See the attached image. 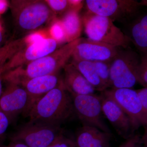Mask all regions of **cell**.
<instances>
[{
	"mask_svg": "<svg viewBox=\"0 0 147 147\" xmlns=\"http://www.w3.org/2000/svg\"><path fill=\"white\" fill-rule=\"evenodd\" d=\"M75 114L71 94L63 81L36 100L25 116L28 117V122L61 126Z\"/></svg>",
	"mask_w": 147,
	"mask_h": 147,
	"instance_id": "1",
	"label": "cell"
},
{
	"mask_svg": "<svg viewBox=\"0 0 147 147\" xmlns=\"http://www.w3.org/2000/svg\"><path fill=\"white\" fill-rule=\"evenodd\" d=\"M80 38L67 42L53 53L27 65L6 72L2 76V79L8 83L19 84L36 77L59 73L72 57Z\"/></svg>",
	"mask_w": 147,
	"mask_h": 147,
	"instance_id": "2",
	"label": "cell"
},
{
	"mask_svg": "<svg viewBox=\"0 0 147 147\" xmlns=\"http://www.w3.org/2000/svg\"><path fill=\"white\" fill-rule=\"evenodd\" d=\"M9 5L14 26L24 34L33 32L57 18L45 1L12 0Z\"/></svg>",
	"mask_w": 147,
	"mask_h": 147,
	"instance_id": "3",
	"label": "cell"
},
{
	"mask_svg": "<svg viewBox=\"0 0 147 147\" xmlns=\"http://www.w3.org/2000/svg\"><path fill=\"white\" fill-rule=\"evenodd\" d=\"M82 18L88 38L123 49L130 47L131 42L128 37L110 18L88 11Z\"/></svg>",
	"mask_w": 147,
	"mask_h": 147,
	"instance_id": "4",
	"label": "cell"
},
{
	"mask_svg": "<svg viewBox=\"0 0 147 147\" xmlns=\"http://www.w3.org/2000/svg\"><path fill=\"white\" fill-rule=\"evenodd\" d=\"M88 11L126 25L140 13L147 2L136 0H86Z\"/></svg>",
	"mask_w": 147,
	"mask_h": 147,
	"instance_id": "5",
	"label": "cell"
},
{
	"mask_svg": "<svg viewBox=\"0 0 147 147\" xmlns=\"http://www.w3.org/2000/svg\"><path fill=\"white\" fill-rule=\"evenodd\" d=\"M141 61L139 54L130 47L121 48L111 61L110 88H133L137 83L136 72Z\"/></svg>",
	"mask_w": 147,
	"mask_h": 147,
	"instance_id": "6",
	"label": "cell"
},
{
	"mask_svg": "<svg viewBox=\"0 0 147 147\" xmlns=\"http://www.w3.org/2000/svg\"><path fill=\"white\" fill-rule=\"evenodd\" d=\"M63 134L61 126L28 122L13 133L11 140L29 147H47Z\"/></svg>",
	"mask_w": 147,
	"mask_h": 147,
	"instance_id": "7",
	"label": "cell"
},
{
	"mask_svg": "<svg viewBox=\"0 0 147 147\" xmlns=\"http://www.w3.org/2000/svg\"><path fill=\"white\" fill-rule=\"evenodd\" d=\"M69 93L72 98L74 113L83 125L93 127L104 132L110 133V129L102 119L100 95L95 94L79 95Z\"/></svg>",
	"mask_w": 147,
	"mask_h": 147,
	"instance_id": "8",
	"label": "cell"
},
{
	"mask_svg": "<svg viewBox=\"0 0 147 147\" xmlns=\"http://www.w3.org/2000/svg\"><path fill=\"white\" fill-rule=\"evenodd\" d=\"M58 45L55 39L49 37L26 45L1 67L2 74L49 55L57 49Z\"/></svg>",
	"mask_w": 147,
	"mask_h": 147,
	"instance_id": "9",
	"label": "cell"
},
{
	"mask_svg": "<svg viewBox=\"0 0 147 147\" xmlns=\"http://www.w3.org/2000/svg\"><path fill=\"white\" fill-rule=\"evenodd\" d=\"M101 94L115 102L131 119L137 129L141 125H147V119L143 114L135 90L125 88L107 89Z\"/></svg>",
	"mask_w": 147,
	"mask_h": 147,
	"instance_id": "10",
	"label": "cell"
},
{
	"mask_svg": "<svg viewBox=\"0 0 147 147\" xmlns=\"http://www.w3.org/2000/svg\"><path fill=\"white\" fill-rule=\"evenodd\" d=\"M8 83L0 98V110L11 123L19 114L26 116L31 102L30 96L22 86L12 82Z\"/></svg>",
	"mask_w": 147,
	"mask_h": 147,
	"instance_id": "11",
	"label": "cell"
},
{
	"mask_svg": "<svg viewBox=\"0 0 147 147\" xmlns=\"http://www.w3.org/2000/svg\"><path fill=\"white\" fill-rule=\"evenodd\" d=\"M121 48L88 38H81L71 58L92 62L112 61Z\"/></svg>",
	"mask_w": 147,
	"mask_h": 147,
	"instance_id": "12",
	"label": "cell"
},
{
	"mask_svg": "<svg viewBox=\"0 0 147 147\" xmlns=\"http://www.w3.org/2000/svg\"><path fill=\"white\" fill-rule=\"evenodd\" d=\"M100 96L102 114L110 122L118 134L126 140L134 136L137 129L128 116L113 100L102 94Z\"/></svg>",
	"mask_w": 147,
	"mask_h": 147,
	"instance_id": "13",
	"label": "cell"
},
{
	"mask_svg": "<svg viewBox=\"0 0 147 147\" xmlns=\"http://www.w3.org/2000/svg\"><path fill=\"white\" fill-rule=\"evenodd\" d=\"M58 74L36 77L17 84L22 86L28 94L31 107L38 99L60 85L63 79Z\"/></svg>",
	"mask_w": 147,
	"mask_h": 147,
	"instance_id": "14",
	"label": "cell"
},
{
	"mask_svg": "<svg viewBox=\"0 0 147 147\" xmlns=\"http://www.w3.org/2000/svg\"><path fill=\"white\" fill-rule=\"evenodd\" d=\"M111 137V133L83 125L77 131L74 141L76 147H110Z\"/></svg>",
	"mask_w": 147,
	"mask_h": 147,
	"instance_id": "15",
	"label": "cell"
},
{
	"mask_svg": "<svg viewBox=\"0 0 147 147\" xmlns=\"http://www.w3.org/2000/svg\"><path fill=\"white\" fill-rule=\"evenodd\" d=\"M63 79L65 88L69 93L79 95L94 94L96 91L73 65L67 63L63 67Z\"/></svg>",
	"mask_w": 147,
	"mask_h": 147,
	"instance_id": "16",
	"label": "cell"
},
{
	"mask_svg": "<svg viewBox=\"0 0 147 147\" xmlns=\"http://www.w3.org/2000/svg\"><path fill=\"white\" fill-rule=\"evenodd\" d=\"M128 34H126L140 52L147 55V14L140 12L128 24Z\"/></svg>",
	"mask_w": 147,
	"mask_h": 147,
	"instance_id": "17",
	"label": "cell"
},
{
	"mask_svg": "<svg viewBox=\"0 0 147 147\" xmlns=\"http://www.w3.org/2000/svg\"><path fill=\"white\" fill-rule=\"evenodd\" d=\"M58 19L63 29L66 43L80 38L83 26L79 12L69 9Z\"/></svg>",
	"mask_w": 147,
	"mask_h": 147,
	"instance_id": "18",
	"label": "cell"
},
{
	"mask_svg": "<svg viewBox=\"0 0 147 147\" xmlns=\"http://www.w3.org/2000/svg\"><path fill=\"white\" fill-rule=\"evenodd\" d=\"M70 63L74 66L96 91L102 92L107 89L98 75L93 62L72 59Z\"/></svg>",
	"mask_w": 147,
	"mask_h": 147,
	"instance_id": "19",
	"label": "cell"
},
{
	"mask_svg": "<svg viewBox=\"0 0 147 147\" xmlns=\"http://www.w3.org/2000/svg\"><path fill=\"white\" fill-rule=\"evenodd\" d=\"M111 61L93 62L95 68L101 82L107 89L110 88V68Z\"/></svg>",
	"mask_w": 147,
	"mask_h": 147,
	"instance_id": "20",
	"label": "cell"
},
{
	"mask_svg": "<svg viewBox=\"0 0 147 147\" xmlns=\"http://www.w3.org/2000/svg\"><path fill=\"white\" fill-rule=\"evenodd\" d=\"M19 46L15 40H11L0 47V67L19 50Z\"/></svg>",
	"mask_w": 147,
	"mask_h": 147,
	"instance_id": "21",
	"label": "cell"
},
{
	"mask_svg": "<svg viewBox=\"0 0 147 147\" xmlns=\"http://www.w3.org/2000/svg\"><path fill=\"white\" fill-rule=\"evenodd\" d=\"M137 82L147 88V56L144 55L141 57V62L137 69L136 72Z\"/></svg>",
	"mask_w": 147,
	"mask_h": 147,
	"instance_id": "22",
	"label": "cell"
},
{
	"mask_svg": "<svg viewBox=\"0 0 147 147\" xmlns=\"http://www.w3.org/2000/svg\"><path fill=\"white\" fill-rule=\"evenodd\" d=\"M50 9L55 15H62L69 9L68 0H46Z\"/></svg>",
	"mask_w": 147,
	"mask_h": 147,
	"instance_id": "23",
	"label": "cell"
},
{
	"mask_svg": "<svg viewBox=\"0 0 147 147\" xmlns=\"http://www.w3.org/2000/svg\"><path fill=\"white\" fill-rule=\"evenodd\" d=\"M47 147H76L74 140L62 135Z\"/></svg>",
	"mask_w": 147,
	"mask_h": 147,
	"instance_id": "24",
	"label": "cell"
},
{
	"mask_svg": "<svg viewBox=\"0 0 147 147\" xmlns=\"http://www.w3.org/2000/svg\"><path fill=\"white\" fill-rule=\"evenodd\" d=\"M142 105L143 114L147 119V88L135 90Z\"/></svg>",
	"mask_w": 147,
	"mask_h": 147,
	"instance_id": "25",
	"label": "cell"
},
{
	"mask_svg": "<svg viewBox=\"0 0 147 147\" xmlns=\"http://www.w3.org/2000/svg\"><path fill=\"white\" fill-rule=\"evenodd\" d=\"M7 117L0 110V144L7 130L9 124Z\"/></svg>",
	"mask_w": 147,
	"mask_h": 147,
	"instance_id": "26",
	"label": "cell"
},
{
	"mask_svg": "<svg viewBox=\"0 0 147 147\" xmlns=\"http://www.w3.org/2000/svg\"><path fill=\"white\" fill-rule=\"evenodd\" d=\"M68 2L69 9L78 12H80L83 8L85 3V1L82 0H68Z\"/></svg>",
	"mask_w": 147,
	"mask_h": 147,
	"instance_id": "27",
	"label": "cell"
},
{
	"mask_svg": "<svg viewBox=\"0 0 147 147\" xmlns=\"http://www.w3.org/2000/svg\"><path fill=\"white\" fill-rule=\"evenodd\" d=\"M141 139L140 136L138 135H134L133 137L127 139L119 147H134Z\"/></svg>",
	"mask_w": 147,
	"mask_h": 147,
	"instance_id": "28",
	"label": "cell"
},
{
	"mask_svg": "<svg viewBox=\"0 0 147 147\" xmlns=\"http://www.w3.org/2000/svg\"><path fill=\"white\" fill-rule=\"evenodd\" d=\"M7 147H29L23 143L18 142H12V143Z\"/></svg>",
	"mask_w": 147,
	"mask_h": 147,
	"instance_id": "29",
	"label": "cell"
},
{
	"mask_svg": "<svg viewBox=\"0 0 147 147\" xmlns=\"http://www.w3.org/2000/svg\"><path fill=\"white\" fill-rule=\"evenodd\" d=\"M1 67H0V98H1L3 92L2 82V79L1 76L2 74V72L1 70Z\"/></svg>",
	"mask_w": 147,
	"mask_h": 147,
	"instance_id": "30",
	"label": "cell"
},
{
	"mask_svg": "<svg viewBox=\"0 0 147 147\" xmlns=\"http://www.w3.org/2000/svg\"><path fill=\"white\" fill-rule=\"evenodd\" d=\"M5 2L4 1H0V11H1L5 8Z\"/></svg>",
	"mask_w": 147,
	"mask_h": 147,
	"instance_id": "31",
	"label": "cell"
},
{
	"mask_svg": "<svg viewBox=\"0 0 147 147\" xmlns=\"http://www.w3.org/2000/svg\"><path fill=\"white\" fill-rule=\"evenodd\" d=\"M143 140H144V138L143 139H141L140 141L138 142L136 146L134 147H146V146H142V142H143Z\"/></svg>",
	"mask_w": 147,
	"mask_h": 147,
	"instance_id": "32",
	"label": "cell"
},
{
	"mask_svg": "<svg viewBox=\"0 0 147 147\" xmlns=\"http://www.w3.org/2000/svg\"><path fill=\"white\" fill-rule=\"evenodd\" d=\"M3 39V35L2 34V32L1 31V28H0V44H1V42H2V40Z\"/></svg>",
	"mask_w": 147,
	"mask_h": 147,
	"instance_id": "33",
	"label": "cell"
}]
</instances>
